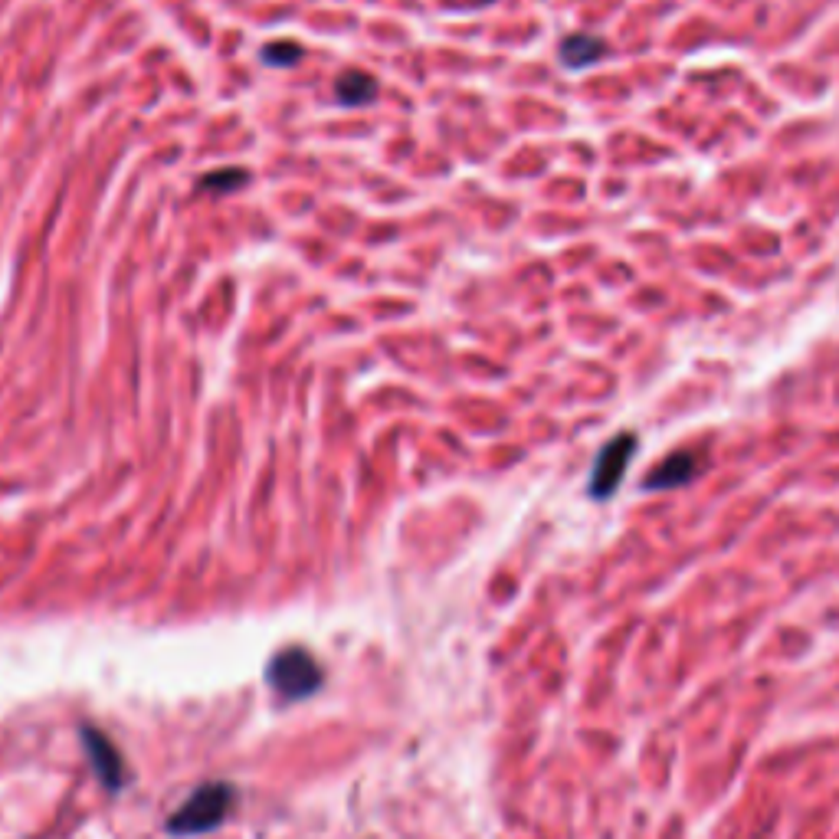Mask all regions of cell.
<instances>
[{
    "mask_svg": "<svg viewBox=\"0 0 839 839\" xmlns=\"http://www.w3.org/2000/svg\"><path fill=\"white\" fill-rule=\"evenodd\" d=\"M236 803V790L230 784H204L200 790H194L181 810L168 820V830L174 836H194V833H207L220 826L230 817Z\"/></svg>",
    "mask_w": 839,
    "mask_h": 839,
    "instance_id": "cell-1",
    "label": "cell"
},
{
    "mask_svg": "<svg viewBox=\"0 0 839 839\" xmlns=\"http://www.w3.org/2000/svg\"><path fill=\"white\" fill-rule=\"evenodd\" d=\"M269 685L282 699H305L322 685V666L305 649H282L269 663Z\"/></svg>",
    "mask_w": 839,
    "mask_h": 839,
    "instance_id": "cell-2",
    "label": "cell"
},
{
    "mask_svg": "<svg viewBox=\"0 0 839 839\" xmlns=\"http://www.w3.org/2000/svg\"><path fill=\"white\" fill-rule=\"evenodd\" d=\"M636 453V433H617L613 440L600 449L594 472H590V486L587 492L594 495V499H610L613 492L620 489V482L626 476V466H630V459Z\"/></svg>",
    "mask_w": 839,
    "mask_h": 839,
    "instance_id": "cell-3",
    "label": "cell"
},
{
    "mask_svg": "<svg viewBox=\"0 0 839 839\" xmlns=\"http://www.w3.org/2000/svg\"><path fill=\"white\" fill-rule=\"evenodd\" d=\"M699 469H702V463H699V456H695V453H672L653 472H649L643 486L646 489H679V486H689V482L699 476Z\"/></svg>",
    "mask_w": 839,
    "mask_h": 839,
    "instance_id": "cell-4",
    "label": "cell"
},
{
    "mask_svg": "<svg viewBox=\"0 0 839 839\" xmlns=\"http://www.w3.org/2000/svg\"><path fill=\"white\" fill-rule=\"evenodd\" d=\"M86 748L92 754V761H96V771L102 777V784L109 787V790H118L125 781V774H122V758H118V751L112 748L109 741L102 738V731L96 728H86Z\"/></svg>",
    "mask_w": 839,
    "mask_h": 839,
    "instance_id": "cell-5",
    "label": "cell"
},
{
    "mask_svg": "<svg viewBox=\"0 0 839 839\" xmlns=\"http://www.w3.org/2000/svg\"><path fill=\"white\" fill-rule=\"evenodd\" d=\"M604 53H607L604 40L587 37V33H571V37L561 43V63L567 69H584L590 63H597Z\"/></svg>",
    "mask_w": 839,
    "mask_h": 839,
    "instance_id": "cell-6",
    "label": "cell"
},
{
    "mask_svg": "<svg viewBox=\"0 0 839 839\" xmlns=\"http://www.w3.org/2000/svg\"><path fill=\"white\" fill-rule=\"evenodd\" d=\"M335 99L341 105H371L377 99V82L368 73H361V69L341 73L335 82Z\"/></svg>",
    "mask_w": 839,
    "mask_h": 839,
    "instance_id": "cell-7",
    "label": "cell"
},
{
    "mask_svg": "<svg viewBox=\"0 0 839 839\" xmlns=\"http://www.w3.org/2000/svg\"><path fill=\"white\" fill-rule=\"evenodd\" d=\"M246 184V171L240 168H220V171H210L200 187L204 191H214V187H223V191H233V187H243Z\"/></svg>",
    "mask_w": 839,
    "mask_h": 839,
    "instance_id": "cell-8",
    "label": "cell"
},
{
    "mask_svg": "<svg viewBox=\"0 0 839 839\" xmlns=\"http://www.w3.org/2000/svg\"><path fill=\"white\" fill-rule=\"evenodd\" d=\"M299 56H302V50L295 43H269L266 50H263V59H266V63H273V66H292Z\"/></svg>",
    "mask_w": 839,
    "mask_h": 839,
    "instance_id": "cell-9",
    "label": "cell"
},
{
    "mask_svg": "<svg viewBox=\"0 0 839 839\" xmlns=\"http://www.w3.org/2000/svg\"><path fill=\"white\" fill-rule=\"evenodd\" d=\"M476 4H489V0H476Z\"/></svg>",
    "mask_w": 839,
    "mask_h": 839,
    "instance_id": "cell-10",
    "label": "cell"
}]
</instances>
